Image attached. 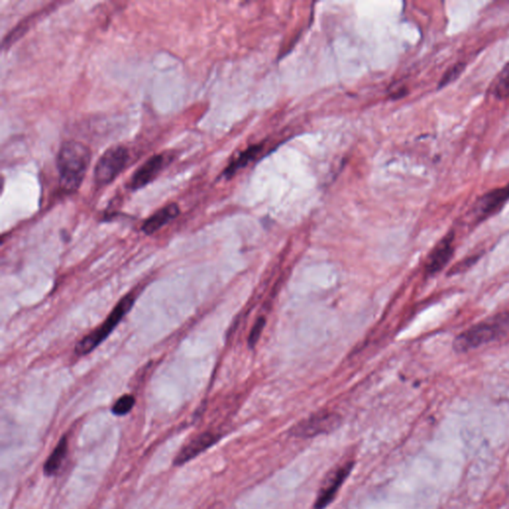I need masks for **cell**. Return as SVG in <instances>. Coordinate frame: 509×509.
<instances>
[{
    "label": "cell",
    "instance_id": "6da1fadb",
    "mask_svg": "<svg viewBox=\"0 0 509 509\" xmlns=\"http://www.w3.org/2000/svg\"><path fill=\"white\" fill-rule=\"evenodd\" d=\"M92 159V152L85 143L67 140L57 155L59 183L66 193L76 192L82 185Z\"/></svg>",
    "mask_w": 509,
    "mask_h": 509
},
{
    "label": "cell",
    "instance_id": "7a4b0ae2",
    "mask_svg": "<svg viewBox=\"0 0 509 509\" xmlns=\"http://www.w3.org/2000/svg\"><path fill=\"white\" fill-rule=\"evenodd\" d=\"M509 327V314L496 315L491 319L480 322L456 336L454 350L456 352H468L496 341L503 336Z\"/></svg>",
    "mask_w": 509,
    "mask_h": 509
},
{
    "label": "cell",
    "instance_id": "3957f363",
    "mask_svg": "<svg viewBox=\"0 0 509 509\" xmlns=\"http://www.w3.org/2000/svg\"><path fill=\"white\" fill-rule=\"evenodd\" d=\"M135 300V296L133 293L126 295L125 298H121V302H119L103 324L76 344L75 352L81 356L87 355L97 348L112 333L114 327L118 326L123 317L130 312Z\"/></svg>",
    "mask_w": 509,
    "mask_h": 509
},
{
    "label": "cell",
    "instance_id": "277c9868",
    "mask_svg": "<svg viewBox=\"0 0 509 509\" xmlns=\"http://www.w3.org/2000/svg\"><path fill=\"white\" fill-rule=\"evenodd\" d=\"M128 161V150L124 145H114L107 148L95 164L94 171L95 183L105 186L113 183Z\"/></svg>",
    "mask_w": 509,
    "mask_h": 509
},
{
    "label": "cell",
    "instance_id": "5b68a950",
    "mask_svg": "<svg viewBox=\"0 0 509 509\" xmlns=\"http://www.w3.org/2000/svg\"><path fill=\"white\" fill-rule=\"evenodd\" d=\"M339 424H341V417L338 413L324 411V412L310 416L296 424L291 429V435L302 439L315 438L319 435L333 431L339 426Z\"/></svg>",
    "mask_w": 509,
    "mask_h": 509
},
{
    "label": "cell",
    "instance_id": "8992f818",
    "mask_svg": "<svg viewBox=\"0 0 509 509\" xmlns=\"http://www.w3.org/2000/svg\"><path fill=\"white\" fill-rule=\"evenodd\" d=\"M509 201V183L480 196L472 207V215L477 222L484 221L498 213Z\"/></svg>",
    "mask_w": 509,
    "mask_h": 509
},
{
    "label": "cell",
    "instance_id": "52a82bcc",
    "mask_svg": "<svg viewBox=\"0 0 509 509\" xmlns=\"http://www.w3.org/2000/svg\"><path fill=\"white\" fill-rule=\"evenodd\" d=\"M169 160L171 159L166 154L152 155L145 164L138 167V171L131 176L128 183L130 190L133 191L142 190L152 183L161 173L164 167L167 166Z\"/></svg>",
    "mask_w": 509,
    "mask_h": 509
},
{
    "label": "cell",
    "instance_id": "ba28073f",
    "mask_svg": "<svg viewBox=\"0 0 509 509\" xmlns=\"http://www.w3.org/2000/svg\"><path fill=\"white\" fill-rule=\"evenodd\" d=\"M353 463H345L336 468L327 477L324 486L322 487L317 498L315 499V509H324L329 505L336 496V494L348 479L352 470Z\"/></svg>",
    "mask_w": 509,
    "mask_h": 509
},
{
    "label": "cell",
    "instance_id": "9c48e42d",
    "mask_svg": "<svg viewBox=\"0 0 509 509\" xmlns=\"http://www.w3.org/2000/svg\"><path fill=\"white\" fill-rule=\"evenodd\" d=\"M454 240H455V234L454 232H450L437 244L436 247L428 256L425 264V272L427 276H432L441 272L450 262L454 254Z\"/></svg>",
    "mask_w": 509,
    "mask_h": 509
},
{
    "label": "cell",
    "instance_id": "30bf717a",
    "mask_svg": "<svg viewBox=\"0 0 509 509\" xmlns=\"http://www.w3.org/2000/svg\"><path fill=\"white\" fill-rule=\"evenodd\" d=\"M219 439V436L213 434V432H203L199 436L196 437L192 441L186 444L183 450L179 451L178 456L174 458V465H183L184 463L190 462V460L194 458L195 456L200 455L213 446Z\"/></svg>",
    "mask_w": 509,
    "mask_h": 509
},
{
    "label": "cell",
    "instance_id": "8fae6325",
    "mask_svg": "<svg viewBox=\"0 0 509 509\" xmlns=\"http://www.w3.org/2000/svg\"><path fill=\"white\" fill-rule=\"evenodd\" d=\"M180 213V209L176 203H171L166 205L159 211L155 212L152 216H150L147 221L143 223L142 230L147 235H152L155 232L159 231L164 225L176 219Z\"/></svg>",
    "mask_w": 509,
    "mask_h": 509
},
{
    "label": "cell",
    "instance_id": "7c38bea8",
    "mask_svg": "<svg viewBox=\"0 0 509 509\" xmlns=\"http://www.w3.org/2000/svg\"><path fill=\"white\" fill-rule=\"evenodd\" d=\"M67 453H68V439H67V437H63L60 439L51 455L47 458L44 468H43L46 477H52L58 472L62 463L66 458Z\"/></svg>",
    "mask_w": 509,
    "mask_h": 509
},
{
    "label": "cell",
    "instance_id": "4fadbf2b",
    "mask_svg": "<svg viewBox=\"0 0 509 509\" xmlns=\"http://www.w3.org/2000/svg\"><path fill=\"white\" fill-rule=\"evenodd\" d=\"M263 145H255L252 147H248L247 150H244L240 154L236 157L233 161L230 162L228 166L226 167L225 171H224L223 176L226 178H230L234 174L239 171V169L243 168L247 166L249 162L252 161L253 159L260 154L262 150Z\"/></svg>",
    "mask_w": 509,
    "mask_h": 509
},
{
    "label": "cell",
    "instance_id": "5bb4252c",
    "mask_svg": "<svg viewBox=\"0 0 509 509\" xmlns=\"http://www.w3.org/2000/svg\"><path fill=\"white\" fill-rule=\"evenodd\" d=\"M492 94L498 100H505L509 98V63L503 67L494 81Z\"/></svg>",
    "mask_w": 509,
    "mask_h": 509
},
{
    "label": "cell",
    "instance_id": "9a60e30c",
    "mask_svg": "<svg viewBox=\"0 0 509 509\" xmlns=\"http://www.w3.org/2000/svg\"><path fill=\"white\" fill-rule=\"evenodd\" d=\"M135 397L131 395H124L114 403L112 412L116 416H125L130 413L131 409L135 406Z\"/></svg>",
    "mask_w": 509,
    "mask_h": 509
},
{
    "label": "cell",
    "instance_id": "2e32d148",
    "mask_svg": "<svg viewBox=\"0 0 509 509\" xmlns=\"http://www.w3.org/2000/svg\"><path fill=\"white\" fill-rule=\"evenodd\" d=\"M465 64L456 63L453 67H451V68L444 73L441 82H439V87L443 88L444 86L449 85V84L455 81L456 78L460 77L461 74L463 73V69H465Z\"/></svg>",
    "mask_w": 509,
    "mask_h": 509
},
{
    "label": "cell",
    "instance_id": "e0dca14e",
    "mask_svg": "<svg viewBox=\"0 0 509 509\" xmlns=\"http://www.w3.org/2000/svg\"><path fill=\"white\" fill-rule=\"evenodd\" d=\"M265 326H266V322H265L264 317H260V319L255 322L254 326H253L252 329H251L249 339H248L250 348H255L256 344H257L258 341H259L260 334H262L263 331H264Z\"/></svg>",
    "mask_w": 509,
    "mask_h": 509
}]
</instances>
